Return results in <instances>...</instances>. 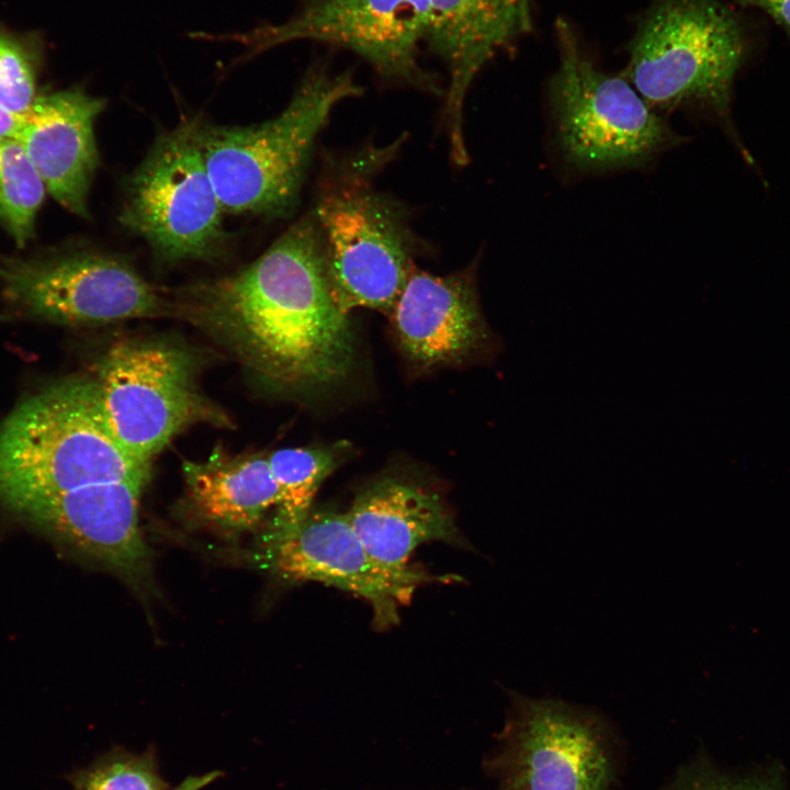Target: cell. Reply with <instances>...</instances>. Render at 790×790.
<instances>
[{"instance_id": "26", "label": "cell", "mask_w": 790, "mask_h": 790, "mask_svg": "<svg viewBox=\"0 0 790 790\" xmlns=\"http://www.w3.org/2000/svg\"><path fill=\"white\" fill-rule=\"evenodd\" d=\"M22 121V116L10 113L0 106V138L13 137Z\"/></svg>"}, {"instance_id": "24", "label": "cell", "mask_w": 790, "mask_h": 790, "mask_svg": "<svg viewBox=\"0 0 790 790\" xmlns=\"http://www.w3.org/2000/svg\"><path fill=\"white\" fill-rule=\"evenodd\" d=\"M743 7L764 10L783 26L790 29V0H738Z\"/></svg>"}, {"instance_id": "1", "label": "cell", "mask_w": 790, "mask_h": 790, "mask_svg": "<svg viewBox=\"0 0 790 790\" xmlns=\"http://www.w3.org/2000/svg\"><path fill=\"white\" fill-rule=\"evenodd\" d=\"M180 307L256 377L281 391L331 386L354 361L349 313L332 293L312 213L244 269L188 290Z\"/></svg>"}, {"instance_id": "18", "label": "cell", "mask_w": 790, "mask_h": 790, "mask_svg": "<svg viewBox=\"0 0 790 790\" xmlns=\"http://www.w3.org/2000/svg\"><path fill=\"white\" fill-rule=\"evenodd\" d=\"M183 474L194 511L222 530L249 531L276 507L278 486L266 455L217 452L204 462L184 461Z\"/></svg>"}, {"instance_id": "4", "label": "cell", "mask_w": 790, "mask_h": 790, "mask_svg": "<svg viewBox=\"0 0 790 790\" xmlns=\"http://www.w3.org/2000/svg\"><path fill=\"white\" fill-rule=\"evenodd\" d=\"M398 148L368 147L337 159L323 176L311 212L321 235L327 272L340 307L391 316L413 270V237L374 176Z\"/></svg>"}, {"instance_id": "14", "label": "cell", "mask_w": 790, "mask_h": 790, "mask_svg": "<svg viewBox=\"0 0 790 790\" xmlns=\"http://www.w3.org/2000/svg\"><path fill=\"white\" fill-rule=\"evenodd\" d=\"M532 29V0H429L425 43L449 74L444 117L453 161H469L463 132L466 94L498 53Z\"/></svg>"}, {"instance_id": "23", "label": "cell", "mask_w": 790, "mask_h": 790, "mask_svg": "<svg viewBox=\"0 0 790 790\" xmlns=\"http://www.w3.org/2000/svg\"><path fill=\"white\" fill-rule=\"evenodd\" d=\"M662 790H770L755 783L737 782L703 768L688 767L679 771Z\"/></svg>"}, {"instance_id": "6", "label": "cell", "mask_w": 790, "mask_h": 790, "mask_svg": "<svg viewBox=\"0 0 790 790\" xmlns=\"http://www.w3.org/2000/svg\"><path fill=\"white\" fill-rule=\"evenodd\" d=\"M560 63L549 91L556 143L584 172L643 167L684 138L624 78L598 69L564 20L555 24Z\"/></svg>"}, {"instance_id": "2", "label": "cell", "mask_w": 790, "mask_h": 790, "mask_svg": "<svg viewBox=\"0 0 790 790\" xmlns=\"http://www.w3.org/2000/svg\"><path fill=\"white\" fill-rule=\"evenodd\" d=\"M150 465L112 435L94 379L53 384L0 425V506L16 514L84 486L149 482Z\"/></svg>"}, {"instance_id": "17", "label": "cell", "mask_w": 790, "mask_h": 790, "mask_svg": "<svg viewBox=\"0 0 790 790\" xmlns=\"http://www.w3.org/2000/svg\"><path fill=\"white\" fill-rule=\"evenodd\" d=\"M347 516L371 556L393 569L410 567V555L427 542L467 545L440 494L399 476L366 485Z\"/></svg>"}, {"instance_id": "20", "label": "cell", "mask_w": 790, "mask_h": 790, "mask_svg": "<svg viewBox=\"0 0 790 790\" xmlns=\"http://www.w3.org/2000/svg\"><path fill=\"white\" fill-rule=\"evenodd\" d=\"M46 191L22 145L12 137L0 138V221L20 247L33 236Z\"/></svg>"}, {"instance_id": "15", "label": "cell", "mask_w": 790, "mask_h": 790, "mask_svg": "<svg viewBox=\"0 0 790 790\" xmlns=\"http://www.w3.org/2000/svg\"><path fill=\"white\" fill-rule=\"evenodd\" d=\"M105 104V99L79 87L37 95L12 137L22 145L55 200L86 219L99 163L94 122Z\"/></svg>"}, {"instance_id": "8", "label": "cell", "mask_w": 790, "mask_h": 790, "mask_svg": "<svg viewBox=\"0 0 790 790\" xmlns=\"http://www.w3.org/2000/svg\"><path fill=\"white\" fill-rule=\"evenodd\" d=\"M196 361L183 346L159 339H121L102 356L95 384L108 426L136 461L150 465L178 433L207 422L229 425L201 391Z\"/></svg>"}, {"instance_id": "12", "label": "cell", "mask_w": 790, "mask_h": 790, "mask_svg": "<svg viewBox=\"0 0 790 790\" xmlns=\"http://www.w3.org/2000/svg\"><path fill=\"white\" fill-rule=\"evenodd\" d=\"M256 561L289 583L319 582L365 599L376 629L399 621L398 610L427 583L447 579L421 568H390L371 556L347 512L311 510L281 532H263Z\"/></svg>"}, {"instance_id": "9", "label": "cell", "mask_w": 790, "mask_h": 790, "mask_svg": "<svg viewBox=\"0 0 790 790\" xmlns=\"http://www.w3.org/2000/svg\"><path fill=\"white\" fill-rule=\"evenodd\" d=\"M199 132L185 120L160 134L125 183L120 223L167 262L212 258L225 239Z\"/></svg>"}, {"instance_id": "7", "label": "cell", "mask_w": 790, "mask_h": 790, "mask_svg": "<svg viewBox=\"0 0 790 790\" xmlns=\"http://www.w3.org/2000/svg\"><path fill=\"white\" fill-rule=\"evenodd\" d=\"M503 730L482 768L497 790H610L619 738L590 708L511 692Z\"/></svg>"}, {"instance_id": "22", "label": "cell", "mask_w": 790, "mask_h": 790, "mask_svg": "<svg viewBox=\"0 0 790 790\" xmlns=\"http://www.w3.org/2000/svg\"><path fill=\"white\" fill-rule=\"evenodd\" d=\"M36 97L34 65L27 49L0 33V106L22 116Z\"/></svg>"}, {"instance_id": "3", "label": "cell", "mask_w": 790, "mask_h": 790, "mask_svg": "<svg viewBox=\"0 0 790 790\" xmlns=\"http://www.w3.org/2000/svg\"><path fill=\"white\" fill-rule=\"evenodd\" d=\"M363 88L350 71L309 68L287 106L247 126L200 122V145L225 213L280 216L296 204L316 138L340 101Z\"/></svg>"}, {"instance_id": "19", "label": "cell", "mask_w": 790, "mask_h": 790, "mask_svg": "<svg viewBox=\"0 0 790 790\" xmlns=\"http://www.w3.org/2000/svg\"><path fill=\"white\" fill-rule=\"evenodd\" d=\"M350 443L338 441L321 448H290L268 455L278 486L276 514L266 532H281L302 521L312 510L321 483L342 463Z\"/></svg>"}, {"instance_id": "11", "label": "cell", "mask_w": 790, "mask_h": 790, "mask_svg": "<svg viewBox=\"0 0 790 790\" xmlns=\"http://www.w3.org/2000/svg\"><path fill=\"white\" fill-rule=\"evenodd\" d=\"M0 289L20 312L63 325L158 315V290L121 257L79 251L43 259L0 256Z\"/></svg>"}, {"instance_id": "10", "label": "cell", "mask_w": 790, "mask_h": 790, "mask_svg": "<svg viewBox=\"0 0 790 790\" xmlns=\"http://www.w3.org/2000/svg\"><path fill=\"white\" fill-rule=\"evenodd\" d=\"M428 24L429 0H302L296 12L280 24L190 36L241 44L246 49L234 65L297 40L328 44L358 54L387 80L442 95L437 77L419 61Z\"/></svg>"}, {"instance_id": "21", "label": "cell", "mask_w": 790, "mask_h": 790, "mask_svg": "<svg viewBox=\"0 0 790 790\" xmlns=\"http://www.w3.org/2000/svg\"><path fill=\"white\" fill-rule=\"evenodd\" d=\"M76 790H170L153 749L142 754L114 748L77 775Z\"/></svg>"}, {"instance_id": "25", "label": "cell", "mask_w": 790, "mask_h": 790, "mask_svg": "<svg viewBox=\"0 0 790 790\" xmlns=\"http://www.w3.org/2000/svg\"><path fill=\"white\" fill-rule=\"evenodd\" d=\"M219 771H211L199 776H189L182 780L176 788L170 790H201L208 783L213 782L218 776Z\"/></svg>"}, {"instance_id": "13", "label": "cell", "mask_w": 790, "mask_h": 790, "mask_svg": "<svg viewBox=\"0 0 790 790\" xmlns=\"http://www.w3.org/2000/svg\"><path fill=\"white\" fill-rule=\"evenodd\" d=\"M146 484L111 482L33 503L15 515L138 591L151 582V553L139 528Z\"/></svg>"}, {"instance_id": "5", "label": "cell", "mask_w": 790, "mask_h": 790, "mask_svg": "<svg viewBox=\"0 0 790 790\" xmlns=\"http://www.w3.org/2000/svg\"><path fill=\"white\" fill-rule=\"evenodd\" d=\"M737 16L716 0H652L630 45L624 78L656 111L696 106L731 126L744 57Z\"/></svg>"}, {"instance_id": "27", "label": "cell", "mask_w": 790, "mask_h": 790, "mask_svg": "<svg viewBox=\"0 0 790 790\" xmlns=\"http://www.w3.org/2000/svg\"><path fill=\"white\" fill-rule=\"evenodd\" d=\"M461 790H466V789H461Z\"/></svg>"}, {"instance_id": "16", "label": "cell", "mask_w": 790, "mask_h": 790, "mask_svg": "<svg viewBox=\"0 0 790 790\" xmlns=\"http://www.w3.org/2000/svg\"><path fill=\"white\" fill-rule=\"evenodd\" d=\"M404 353L422 366L458 362L490 342L474 281L415 268L390 316Z\"/></svg>"}]
</instances>
